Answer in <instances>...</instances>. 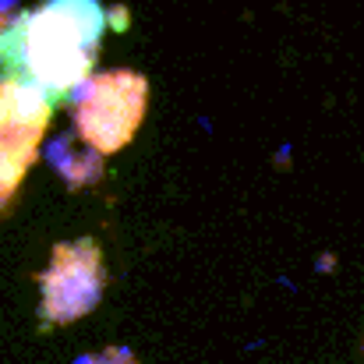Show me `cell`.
<instances>
[{
	"label": "cell",
	"mask_w": 364,
	"mask_h": 364,
	"mask_svg": "<svg viewBox=\"0 0 364 364\" xmlns=\"http://www.w3.org/2000/svg\"><path fill=\"white\" fill-rule=\"evenodd\" d=\"M18 0H0V36L14 25V18H11V7H14Z\"/></svg>",
	"instance_id": "obj_7"
},
{
	"label": "cell",
	"mask_w": 364,
	"mask_h": 364,
	"mask_svg": "<svg viewBox=\"0 0 364 364\" xmlns=\"http://www.w3.org/2000/svg\"><path fill=\"white\" fill-rule=\"evenodd\" d=\"M53 100L28 82L0 78V213L11 205L53 117Z\"/></svg>",
	"instance_id": "obj_3"
},
{
	"label": "cell",
	"mask_w": 364,
	"mask_h": 364,
	"mask_svg": "<svg viewBox=\"0 0 364 364\" xmlns=\"http://www.w3.org/2000/svg\"><path fill=\"white\" fill-rule=\"evenodd\" d=\"M149 107V82L138 71H107L92 75L71 100L75 134L92 145L100 156L121 152L131 145Z\"/></svg>",
	"instance_id": "obj_2"
},
{
	"label": "cell",
	"mask_w": 364,
	"mask_h": 364,
	"mask_svg": "<svg viewBox=\"0 0 364 364\" xmlns=\"http://www.w3.org/2000/svg\"><path fill=\"white\" fill-rule=\"evenodd\" d=\"M107 14L100 0H46L0 36V78L28 82L53 103L92 78Z\"/></svg>",
	"instance_id": "obj_1"
},
{
	"label": "cell",
	"mask_w": 364,
	"mask_h": 364,
	"mask_svg": "<svg viewBox=\"0 0 364 364\" xmlns=\"http://www.w3.org/2000/svg\"><path fill=\"white\" fill-rule=\"evenodd\" d=\"M39 287H43V318L46 322H57V326H68L82 315H89L103 290H107V269H103V251L92 237H82V241H60L53 247V258H50V269H43L39 276Z\"/></svg>",
	"instance_id": "obj_4"
},
{
	"label": "cell",
	"mask_w": 364,
	"mask_h": 364,
	"mask_svg": "<svg viewBox=\"0 0 364 364\" xmlns=\"http://www.w3.org/2000/svg\"><path fill=\"white\" fill-rule=\"evenodd\" d=\"M46 159L53 163L57 173H64L68 188L92 184V181L100 177V170H103V163H100L103 156H100L92 145H85L78 134H64V138H57V141L46 149Z\"/></svg>",
	"instance_id": "obj_5"
},
{
	"label": "cell",
	"mask_w": 364,
	"mask_h": 364,
	"mask_svg": "<svg viewBox=\"0 0 364 364\" xmlns=\"http://www.w3.org/2000/svg\"><path fill=\"white\" fill-rule=\"evenodd\" d=\"M75 364H138V361L131 358V350L110 347V350H103V354H96V358H78Z\"/></svg>",
	"instance_id": "obj_6"
}]
</instances>
